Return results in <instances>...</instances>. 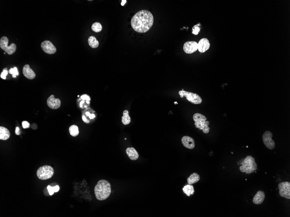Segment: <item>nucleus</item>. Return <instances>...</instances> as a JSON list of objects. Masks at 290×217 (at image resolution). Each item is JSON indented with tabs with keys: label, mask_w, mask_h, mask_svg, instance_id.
<instances>
[{
	"label": "nucleus",
	"mask_w": 290,
	"mask_h": 217,
	"mask_svg": "<svg viewBox=\"0 0 290 217\" xmlns=\"http://www.w3.org/2000/svg\"><path fill=\"white\" fill-rule=\"evenodd\" d=\"M154 17L151 12L143 10L137 12L132 17L131 24L133 29L140 33L148 31L152 27Z\"/></svg>",
	"instance_id": "f257e3e1"
},
{
	"label": "nucleus",
	"mask_w": 290,
	"mask_h": 217,
	"mask_svg": "<svg viewBox=\"0 0 290 217\" xmlns=\"http://www.w3.org/2000/svg\"><path fill=\"white\" fill-rule=\"evenodd\" d=\"M111 192L110 184L106 180L99 181L94 188L96 198L100 201L105 200L108 198L110 196Z\"/></svg>",
	"instance_id": "f03ea898"
},
{
	"label": "nucleus",
	"mask_w": 290,
	"mask_h": 217,
	"mask_svg": "<svg viewBox=\"0 0 290 217\" xmlns=\"http://www.w3.org/2000/svg\"><path fill=\"white\" fill-rule=\"evenodd\" d=\"M239 167L240 170L242 173L250 174L254 173L257 170V164L255 159L251 156H248L243 160Z\"/></svg>",
	"instance_id": "7ed1b4c3"
},
{
	"label": "nucleus",
	"mask_w": 290,
	"mask_h": 217,
	"mask_svg": "<svg viewBox=\"0 0 290 217\" xmlns=\"http://www.w3.org/2000/svg\"><path fill=\"white\" fill-rule=\"evenodd\" d=\"M195 122L196 127L200 130H202L203 132L208 134L210 131V128L208 127L210 123L206 121L207 118L204 115L200 113H196L193 116Z\"/></svg>",
	"instance_id": "20e7f679"
},
{
	"label": "nucleus",
	"mask_w": 290,
	"mask_h": 217,
	"mask_svg": "<svg viewBox=\"0 0 290 217\" xmlns=\"http://www.w3.org/2000/svg\"><path fill=\"white\" fill-rule=\"evenodd\" d=\"M54 170L51 167L48 165L42 166L38 169L37 176L41 180H47L51 178L54 175Z\"/></svg>",
	"instance_id": "39448f33"
},
{
	"label": "nucleus",
	"mask_w": 290,
	"mask_h": 217,
	"mask_svg": "<svg viewBox=\"0 0 290 217\" xmlns=\"http://www.w3.org/2000/svg\"><path fill=\"white\" fill-rule=\"evenodd\" d=\"M179 93L181 98L185 96L187 100L194 104H200L202 102V98L197 94L185 91L183 89L180 91Z\"/></svg>",
	"instance_id": "423d86ee"
},
{
	"label": "nucleus",
	"mask_w": 290,
	"mask_h": 217,
	"mask_svg": "<svg viewBox=\"0 0 290 217\" xmlns=\"http://www.w3.org/2000/svg\"><path fill=\"white\" fill-rule=\"evenodd\" d=\"M8 41L7 37L5 36L2 37L0 39V47L8 54L12 55L16 51L17 46L14 43H12L10 46H8Z\"/></svg>",
	"instance_id": "0eeeda50"
},
{
	"label": "nucleus",
	"mask_w": 290,
	"mask_h": 217,
	"mask_svg": "<svg viewBox=\"0 0 290 217\" xmlns=\"http://www.w3.org/2000/svg\"><path fill=\"white\" fill-rule=\"evenodd\" d=\"M273 134L270 131H266L263 134L262 138L263 141L266 147L269 149H273L275 148V143L272 139Z\"/></svg>",
	"instance_id": "6e6552de"
},
{
	"label": "nucleus",
	"mask_w": 290,
	"mask_h": 217,
	"mask_svg": "<svg viewBox=\"0 0 290 217\" xmlns=\"http://www.w3.org/2000/svg\"><path fill=\"white\" fill-rule=\"evenodd\" d=\"M279 194L282 197L290 199V182H284L279 184Z\"/></svg>",
	"instance_id": "1a4fd4ad"
},
{
	"label": "nucleus",
	"mask_w": 290,
	"mask_h": 217,
	"mask_svg": "<svg viewBox=\"0 0 290 217\" xmlns=\"http://www.w3.org/2000/svg\"><path fill=\"white\" fill-rule=\"evenodd\" d=\"M41 46L42 49L46 53L53 54L56 52V48L49 41H45L42 42Z\"/></svg>",
	"instance_id": "9d476101"
},
{
	"label": "nucleus",
	"mask_w": 290,
	"mask_h": 217,
	"mask_svg": "<svg viewBox=\"0 0 290 217\" xmlns=\"http://www.w3.org/2000/svg\"><path fill=\"white\" fill-rule=\"evenodd\" d=\"M183 50L187 54H192L198 50V43L194 41H189L184 44Z\"/></svg>",
	"instance_id": "9b49d317"
},
{
	"label": "nucleus",
	"mask_w": 290,
	"mask_h": 217,
	"mask_svg": "<svg viewBox=\"0 0 290 217\" xmlns=\"http://www.w3.org/2000/svg\"><path fill=\"white\" fill-rule=\"evenodd\" d=\"M210 44L208 39L203 38L198 43V50L201 53H204L210 48Z\"/></svg>",
	"instance_id": "f8f14e48"
},
{
	"label": "nucleus",
	"mask_w": 290,
	"mask_h": 217,
	"mask_svg": "<svg viewBox=\"0 0 290 217\" xmlns=\"http://www.w3.org/2000/svg\"><path fill=\"white\" fill-rule=\"evenodd\" d=\"M47 104L50 108L57 109L60 107L61 101L59 98H55L54 95H52L48 98Z\"/></svg>",
	"instance_id": "ddd939ff"
},
{
	"label": "nucleus",
	"mask_w": 290,
	"mask_h": 217,
	"mask_svg": "<svg viewBox=\"0 0 290 217\" xmlns=\"http://www.w3.org/2000/svg\"><path fill=\"white\" fill-rule=\"evenodd\" d=\"M182 143L185 147L189 149H193L195 146V141L190 137L184 136L182 139Z\"/></svg>",
	"instance_id": "4468645a"
},
{
	"label": "nucleus",
	"mask_w": 290,
	"mask_h": 217,
	"mask_svg": "<svg viewBox=\"0 0 290 217\" xmlns=\"http://www.w3.org/2000/svg\"><path fill=\"white\" fill-rule=\"evenodd\" d=\"M23 73L24 76L29 80H33L36 77L35 72L31 69L28 64H26L23 66Z\"/></svg>",
	"instance_id": "2eb2a0df"
},
{
	"label": "nucleus",
	"mask_w": 290,
	"mask_h": 217,
	"mask_svg": "<svg viewBox=\"0 0 290 217\" xmlns=\"http://www.w3.org/2000/svg\"><path fill=\"white\" fill-rule=\"evenodd\" d=\"M265 193L263 191H259L253 198V202L256 205H260L264 201Z\"/></svg>",
	"instance_id": "dca6fc26"
},
{
	"label": "nucleus",
	"mask_w": 290,
	"mask_h": 217,
	"mask_svg": "<svg viewBox=\"0 0 290 217\" xmlns=\"http://www.w3.org/2000/svg\"><path fill=\"white\" fill-rule=\"evenodd\" d=\"M126 153L131 160H136L138 159L139 154L134 147H128L126 149Z\"/></svg>",
	"instance_id": "f3484780"
},
{
	"label": "nucleus",
	"mask_w": 290,
	"mask_h": 217,
	"mask_svg": "<svg viewBox=\"0 0 290 217\" xmlns=\"http://www.w3.org/2000/svg\"><path fill=\"white\" fill-rule=\"evenodd\" d=\"M10 137L9 131L6 128L1 126L0 127V139L1 140H7Z\"/></svg>",
	"instance_id": "a211bd4d"
},
{
	"label": "nucleus",
	"mask_w": 290,
	"mask_h": 217,
	"mask_svg": "<svg viewBox=\"0 0 290 217\" xmlns=\"http://www.w3.org/2000/svg\"><path fill=\"white\" fill-rule=\"evenodd\" d=\"M200 179V177L198 174L193 173L187 179V182L189 184H193L199 182Z\"/></svg>",
	"instance_id": "6ab92c4d"
},
{
	"label": "nucleus",
	"mask_w": 290,
	"mask_h": 217,
	"mask_svg": "<svg viewBox=\"0 0 290 217\" xmlns=\"http://www.w3.org/2000/svg\"><path fill=\"white\" fill-rule=\"evenodd\" d=\"M88 44L92 48H97L99 45V43L94 36H91L88 38Z\"/></svg>",
	"instance_id": "aec40b11"
},
{
	"label": "nucleus",
	"mask_w": 290,
	"mask_h": 217,
	"mask_svg": "<svg viewBox=\"0 0 290 217\" xmlns=\"http://www.w3.org/2000/svg\"><path fill=\"white\" fill-rule=\"evenodd\" d=\"M183 190L184 193L188 196H190L191 195L193 194L195 192L193 186L190 184L185 185L183 187Z\"/></svg>",
	"instance_id": "412c9836"
},
{
	"label": "nucleus",
	"mask_w": 290,
	"mask_h": 217,
	"mask_svg": "<svg viewBox=\"0 0 290 217\" xmlns=\"http://www.w3.org/2000/svg\"><path fill=\"white\" fill-rule=\"evenodd\" d=\"M131 122V118L129 116V111L125 110L123 112V116L122 117V122L125 125H129Z\"/></svg>",
	"instance_id": "4be33fe9"
},
{
	"label": "nucleus",
	"mask_w": 290,
	"mask_h": 217,
	"mask_svg": "<svg viewBox=\"0 0 290 217\" xmlns=\"http://www.w3.org/2000/svg\"><path fill=\"white\" fill-rule=\"evenodd\" d=\"M69 132L72 137H76L79 134V128L77 126L72 125L69 127Z\"/></svg>",
	"instance_id": "5701e85b"
},
{
	"label": "nucleus",
	"mask_w": 290,
	"mask_h": 217,
	"mask_svg": "<svg viewBox=\"0 0 290 217\" xmlns=\"http://www.w3.org/2000/svg\"><path fill=\"white\" fill-rule=\"evenodd\" d=\"M91 29L94 32L99 33L102 30V26L99 22H95L92 24Z\"/></svg>",
	"instance_id": "b1692460"
},
{
	"label": "nucleus",
	"mask_w": 290,
	"mask_h": 217,
	"mask_svg": "<svg viewBox=\"0 0 290 217\" xmlns=\"http://www.w3.org/2000/svg\"><path fill=\"white\" fill-rule=\"evenodd\" d=\"M9 73L10 74H11L13 78H16L17 76H18L19 75V72H18V69L16 67H14V68H11L9 70Z\"/></svg>",
	"instance_id": "393cba45"
},
{
	"label": "nucleus",
	"mask_w": 290,
	"mask_h": 217,
	"mask_svg": "<svg viewBox=\"0 0 290 217\" xmlns=\"http://www.w3.org/2000/svg\"><path fill=\"white\" fill-rule=\"evenodd\" d=\"M8 74V69H7V68H5V69H4L3 71V72L1 73V78L3 79V80H6V76H7Z\"/></svg>",
	"instance_id": "a878e982"
},
{
	"label": "nucleus",
	"mask_w": 290,
	"mask_h": 217,
	"mask_svg": "<svg viewBox=\"0 0 290 217\" xmlns=\"http://www.w3.org/2000/svg\"><path fill=\"white\" fill-rule=\"evenodd\" d=\"M193 34L195 35H197L199 34V32L200 31V28L198 27H196L195 26L193 28Z\"/></svg>",
	"instance_id": "bb28decb"
},
{
	"label": "nucleus",
	"mask_w": 290,
	"mask_h": 217,
	"mask_svg": "<svg viewBox=\"0 0 290 217\" xmlns=\"http://www.w3.org/2000/svg\"><path fill=\"white\" fill-rule=\"evenodd\" d=\"M80 98H81V99H82V100L90 101L91 100V98H90V97L89 96V95H88L85 94L84 95H82Z\"/></svg>",
	"instance_id": "cd10ccee"
},
{
	"label": "nucleus",
	"mask_w": 290,
	"mask_h": 217,
	"mask_svg": "<svg viewBox=\"0 0 290 217\" xmlns=\"http://www.w3.org/2000/svg\"><path fill=\"white\" fill-rule=\"evenodd\" d=\"M22 126H23V128H27L30 127V124L28 122L24 121V122H22Z\"/></svg>",
	"instance_id": "c85d7f7f"
},
{
	"label": "nucleus",
	"mask_w": 290,
	"mask_h": 217,
	"mask_svg": "<svg viewBox=\"0 0 290 217\" xmlns=\"http://www.w3.org/2000/svg\"><path fill=\"white\" fill-rule=\"evenodd\" d=\"M47 188H48V190L49 192L50 195H53V194H54V192L53 190V187H51L50 186V185H49V186H48V187H47Z\"/></svg>",
	"instance_id": "c756f323"
},
{
	"label": "nucleus",
	"mask_w": 290,
	"mask_h": 217,
	"mask_svg": "<svg viewBox=\"0 0 290 217\" xmlns=\"http://www.w3.org/2000/svg\"><path fill=\"white\" fill-rule=\"evenodd\" d=\"M53 188L55 192H57L60 190V187L58 185H56L55 187H53Z\"/></svg>",
	"instance_id": "7c9ffc66"
},
{
	"label": "nucleus",
	"mask_w": 290,
	"mask_h": 217,
	"mask_svg": "<svg viewBox=\"0 0 290 217\" xmlns=\"http://www.w3.org/2000/svg\"><path fill=\"white\" fill-rule=\"evenodd\" d=\"M15 134L16 135H20V129L19 127H17L16 128L15 130Z\"/></svg>",
	"instance_id": "2f4dec72"
},
{
	"label": "nucleus",
	"mask_w": 290,
	"mask_h": 217,
	"mask_svg": "<svg viewBox=\"0 0 290 217\" xmlns=\"http://www.w3.org/2000/svg\"><path fill=\"white\" fill-rule=\"evenodd\" d=\"M82 120H83V121H84V122H86V123H89V121H88V119H87V118H86L84 115L82 116Z\"/></svg>",
	"instance_id": "473e14b6"
},
{
	"label": "nucleus",
	"mask_w": 290,
	"mask_h": 217,
	"mask_svg": "<svg viewBox=\"0 0 290 217\" xmlns=\"http://www.w3.org/2000/svg\"><path fill=\"white\" fill-rule=\"evenodd\" d=\"M86 102L85 101L82 100V101H80V106L81 108H83V106H84V104Z\"/></svg>",
	"instance_id": "72a5a7b5"
},
{
	"label": "nucleus",
	"mask_w": 290,
	"mask_h": 217,
	"mask_svg": "<svg viewBox=\"0 0 290 217\" xmlns=\"http://www.w3.org/2000/svg\"><path fill=\"white\" fill-rule=\"evenodd\" d=\"M126 1H122V3H121V5H122V6L124 5H125V3H126Z\"/></svg>",
	"instance_id": "f704fd0d"
}]
</instances>
